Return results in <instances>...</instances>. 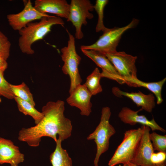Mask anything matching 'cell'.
<instances>
[{
	"label": "cell",
	"instance_id": "7402d4cb",
	"mask_svg": "<svg viewBox=\"0 0 166 166\" xmlns=\"http://www.w3.org/2000/svg\"><path fill=\"white\" fill-rule=\"evenodd\" d=\"M108 2V0H97L95 5H93L94 9L97 12L98 16L96 27V31L97 32L100 31L104 32L108 29L104 25L103 19L104 8Z\"/></svg>",
	"mask_w": 166,
	"mask_h": 166
},
{
	"label": "cell",
	"instance_id": "3957f363",
	"mask_svg": "<svg viewBox=\"0 0 166 166\" xmlns=\"http://www.w3.org/2000/svg\"><path fill=\"white\" fill-rule=\"evenodd\" d=\"M111 114L110 108L103 107L99 124L95 130L87 137L88 140H94L97 146V152L93 163L94 166H98L101 155L109 148V140L116 132L114 128L109 123Z\"/></svg>",
	"mask_w": 166,
	"mask_h": 166
},
{
	"label": "cell",
	"instance_id": "52a82bcc",
	"mask_svg": "<svg viewBox=\"0 0 166 166\" xmlns=\"http://www.w3.org/2000/svg\"><path fill=\"white\" fill-rule=\"evenodd\" d=\"M67 22H71L75 29L76 39L82 38L84 34L81 30L83 25L87 24V19H91L94 16L90 13L94 10L93 5L89 0H71Z\"/></svg>",
	"mask_w": 166,
	"mask_h": 166
},
{
	"label": "cell",
	"instance_id": "ac0fdd59",
	"mask_svg": "<svg viewBox=\"0 0 166 166\" xmlns=\"http://www.w3.org/2000/svg\"><path fill=\"white\" fill-rule=\"evenodd\" d=\"M62 141L58 138L54 151L50 154V160L52 166H73L71 158L61 146Z\"/></svg>",
	"mask_w": 166,
	"mask_h": 166
},
{
	"label": "cell",
	"instance_id": "9c48e42d",
	"mask_svg": "<svg viewBox=\"0 0 166 166\" xmlns=\"http://www.w3.org/2000/svg\"><path fill=\"white\" fill-rule=\"evenodd\" d=\"M49 15L38 11L33 6L31 1L29 0L25 3L22 11L17 14H8L7 18L9 25L12 29L19 31L33 21L40 20L44 17Z\"/></svg>",
	"mask_w": 166,
	"mask_h": 166
},
{
	"label": "cell",
	"instance_id": "2e32d148",
	"mask_svg": "<svg viewBox=\"0 0 166 166\" xmlns=\"http://www.w3.org/2000/svg\"><path fill=\"white\" fill-rule=\"evenodd\" d=\"M112 91L118 97L124 96L130 98L137 107H141L143 110L148 113H151L155 106V97L152 93L145 94L140 91L129 93L122 91L117 87H113Z\"/></svg>",
	"mask_w": 166,
	"mask_h": 166
},
{
	"label": "cell",
	"instance_id": "30bf717a",
	"mask_svg": "<svg viewBox=\"0 0 166 166\" xmlns=\"http://www.w3.org/2000/svg\"><path fill=\"white\" fill-rule=\"evenodd\" d=\"M143 132L134 158L130 163L137 166H155L151 161V157L154 152L149 138L150 128L142 125Z\"/></svg>",
	"mask_w": 166,
	"mask_h": 166
},
{
	"label": "cell",
	"instance_id": "6da1fadb",
	"mask_svg": "<svg viewBox=\"0 0 166 166\" xmlns=\"http://www.w3.org/2000/svg\"><path fill=\"white\" fill-rule=\"evenodd\" d=\"M65 102L58 100L48 102L42 108L43 117L35 125L22 128L19 131L18 139L32 147L38 146L42 137H50L55 142L58 138L62 141L69 137L72 125L71 121L64 115Z\"/></svg>",
	"mask_w": 166,
	"mask_h": 166
},
{
	"label": "cell",
	"instance_id": "f1b7e54d",
	"mask_svg": "<svg viewBox=\"0 0 166 166\" xmlns=\"http://www.w3.org/2000/svg\"><path fill=\"white\" fill-rule=\"evenodd\" d=\"M128 165H129V166H137L132 163H131L130 162L128 163H127Z\"/></svg>",
	"mask_w": 166,
	"mask_h": 166
},
{
	"label": "cell",
	"instance_id": "83f0119b",
	"mask_svg": "<svg viewBox=\"0 0 166 166\" xmlns=\"http://www.w3.org/2000/svg\"><path fill=\"white\" fill-rule=\"evenodd\" d=\"M155 166H166L165 162L156 163L154 164Z\"/></svg>",
	"mask_w": 166,
	"mask_h": 166
},
{
	"label": "cell",
	"instance_id": "d4e9b609",
	"mask_svg": "<svg viewBox=\"0 0 166 166\" xmlns=\"http://www.w3.org/2000/svg\"><path fill=\"white\" fill-rule=\"evenodd\" d=\"M10 46L8 38L0 31V55L6 61L10 56Z\"/></svg>",
	"mask_w": 166,
	"mask_h": 166
},
{
	"label": "cell",
	"instance_id": "484cf974",
	"mask_svg": "<svg viewBox=\"0 0 166 166\" xmlns=\"http://www.w3.org/2000/svg\"><path fill=\"white\" fill-rule=\"evenodd\" d=\"M166 153L162 152H154L151 157L152 162L154 164L156 163L165 162L166 159Z\"/></svg>",
	"mask_w": 166,
	"mask_h": 166
},
{
	"label": "cell",
	"instance_id": "5bb4252c",
	"mask_svg": "<svg viewBox=\"0 0 166 166\" xmlns=\"http://www.w3.org/2000/svg\"><path fill=\"white\" fill-rule=\"evenodd\" d=\"M24 160V155L11 140L0 137V165L5 163L18 166Z\"/></svg>",
	"mask_w": 166,
	"mask_h": 166
},
{
	"label": "cell",
	"instance_id": "4316f807",
	"mask_svg": "<svg viewBox=\"0 0 166 166\" xmlns=\"http://www.w3.org/2000/svg\"><path fill=\"white\" fill-rule=\"evenodd\" d=\"M7 67L8 64L6 61L0 55V71L4 73Z\"/></svg>",
	"mask_w": 166,
	"mask_h": 166
},
{
	"label": "cell",
	"instance_id": "44dd1931",
	"mask_svg": "<svg viewBox=\"0 0 166 166\" xmlns=\"http://www.w3.org/2000/svg\"><path fill=\"white\" fill-rule=\"evenodd\" d=\"M12 91L14 97L27 101L33 106L35 105L32 94L24 82L18 85L10 84Z\"/></svg>",
	"mask_w": 166,
	"mask_h": 166
},
{
	"label": "cell",
	"instance_id": "ffe728a7",
	"mask_svg": "<svg viewBox=\"0 0 166 166\" xmlns=\"http://www.w3.org/2000/svg\"><path fill=\"white\" fill-rule=\"evenodd\" d=\"M101 78V73L97 68H96L87 77L84 85L92 95H95L102 91V89L100 84V80Z\"/></svg>",
	"mask_w": 166,
	"mask_h": 166
},
{
	"label": "cell",
	"instance_id": "8fae6325",
	"mask_svg": "<svg viewBox=\"0 0 166 166\" xmlns=\"http://www.w3.org/2000/svg\"><path fill=\"white\" fill-rule=\"evenodd\" d=\"M83 53L92 60L102 69L101 77L114 80L122 84L124 82L113 65L105 54L91 50L81 49Z\"/></svg>",
	"mask_w": 166,
	"mask_h": 166
},
{
	"label": "cell",
	"instance_id": "4fadbf2b",
	"mask_svg": "<svg viewBox=\"0 0 166 166\" xmlns=\"http://www.w3.org/2000/svg\"><path fill=\"white\" fill-rule=\"evenodd\" d=\"M142 110L141 108L137 111H135L128 107H124L119 113L118 117L124 124L134 125L139 123L142 125L148 127L153 131L158 130L164 133L166 132L165 130L159 126L153 118L150 120L144 115H139L138 113Z\"/></svg>",
	"mask_w": 166,
	"mask_h": 166
},
{
	"label": "cell",
	"instance_id": "277c9868",
	"mask_svg": "<svg viewBox=\"0 0 166 166\" xmlns=\"http://www.w3.org/2000/svg\"><path fill=\"white\" fill-rule=\"evenodd\" d=\"M67 31L69 35L67 45L62 48L61 51L64 62L62 70L64 74L68 75L70 79L69 90L70 93L77 86L81 84L82 81L78 69L81 58L76 52L74 37L68 30Z\"/></svg>",
	"mask_w": 166,
	"mask_h": 166
},
{
	"label": "cell",
	"instance_id": "f546056e",
	"mask_svg": "<svg viewBox=\"0 0 166 166\" xmlns=\"http://www.w3.org/2000/svg\"><path fill=\"white\" fill-rule=\"evenodd\" d=\"M123 166H129V165H128V163H126V164H123Z\"/></svg>",
	"mask_w": 166,
	"mask_h": 166
},
{
	"label": "cell",
	"instance_id": "603a6c76",
	"mask_svg": "<svg viewBox=\"0 0 166 166\" xmlns=\"http://www.w3.org/2000/svg\"><path fill=\"white\" fill-rule=\"evenodd\" d=\"M149 138L154 151L166 153V135H161L153 132L150 133Z\"/></svg>",
	"mask_w": 166,
	"mask_h": 166
},
{
	"label": "cell",
	"instance_id": "e0dca14e",
	"mask_svg": "<svg viewBox=\"0 0 166 166\" xmlns=\"http://www.w3.org/2000/svg\"><path fill=\"white\" fill-rule=\"evenodd\" d=\"M166 81V78L165 77L157 82H148L142 81L137 78L127 80L124 83L131 87H143L148 89L155 95L157 99V104L159 105L163 101L161 92L163 86Z\"/></svg>",
	"mask_w": 166,
	"mask_h": 166
},
{
	"label": "cell",
	"instance_id": "cb8c5ba5",
	"mask_svg": "<svg viewBox=\"0 0 166 166\" xmlns=\"http://www.w3.org/2000/svg\"><path fill=\"white\" fill-rule=\"evenodd\" d=\"M10 84L8 82L4 77V73L0 71V96L8 99H14L10 87Z\"/></svg>",
	"mask_w": 166,
	"mask_h": 166
},
{
	"label": "cell",
	"instance_id": "ba28073f",
	"mask_svg": "<svg viewBox=\"0 0 166 166\" xmlns=\"http://www.w3.org/2000/svg\"><path fill=\"white\" fill-rule=\"evenodd\" d=\"M105 55L116 69L124 83L128 79L137 78L135 65L136 56L123 51H117Z\"/></svg>",
	"mask_w": 166,
	"mask_h": 166
},
{
	"label": "cell",
	"instance_id": "8992f818",
	"mask_svg": "<svg viewBox=\"0 0 166 166\" xmlns=\"http://www.w3.org/2000/svg\"><path fill=\"white\" fill-rule=\"evenodd\" d=\"M139 22L137 19L133 18L125 26L108 28L95 43L90 45H81L80 49L93 50L105 54L116 52L122 34L127 30L134 28Z\"/></svg>",
	"mask_w": 166,
	"mask_h": 166
},
{
	"label": "cell",
	"instance_id": "d6986e66",
	"mask_svg": "<svg viewBox=\"0 0 166 166\" xmlns=\"http://www.w3.org/2000/svg\"><path fill=\"white\" fill-rule=\"evenodd\" d=\"M14 99L17 103L19 111L26 115L31 116L34 120L36 124L42 120L43 117L42 113L37 110L34 106L17 97H14Z\"/></svg>",
	"mask_w": 166,
	"mask_h": 166
},
{
	"label": "cell",
	"instance_id": "7c38bea8",
	"mask_svg": "<svg viewBox=\"0 0 166 166\" xmlns=\"http://www.w3.org/2000/svg\"><path fill=\"white\" fill-rule=\"evenodd\" d=\"M70 94L66 99L67 103L71 106L79 109L81 115L89 116L92 112L90 100L92 95L86 86L80 84Z\"/></svg>",
	"mask_w": 166,
	"mask_h": 166
},
{
	"label": "cell",
	"instance_id": "9a60e30c",
	"mask_svg": "<svg viewBox=\"0 0 166 166\" xmlns=\"http://www.w3.org/2000/svg\"><path fill=\"white\" fill-rule=\"evenodd\" d=\"M34 7L41 13L53 14L57 17L67 19L70 4L65 0H36Z\"/></svg>",
	"mask_w": 166,
	"mask_h": 166
},
{
	"label": "cell",
	"instance_id": "7a4b0ae2",
	"mask_svg": "<svg viewBox=\"0 0 166 166\" xmlns=\"http://www.w3.org/2000/svg\"><path fill=\"white\" fill-rule=\"evenodd\" d=\"M64 22L61 18L57 16L49 15L44 17L40 21L31 22L19 31L20 36L18 46L21 51L27 54L34 53L31 46L35 42L43 39L51 31L53 25L63 26Z\"/></svg>",
	"mask_w": 166,
	"mask_h": 166
},
{
	"label": "cell",
	"instance_id": "5b68a950",
	"mask_svg": "<svg viewBox=\"0 0 166 166\" xmlns=\"http://www.w3.org/2000/svg\"><path fill=\"white\" fill-rule=\"evenodd\" d=\"M142 126L137 129L126 131L122 141L118 146L108 163L109 166L131 162L133 160L142 136Z\"/></svg>",
	"mask_w": 166,
	"mask_h": 166
}]
</instances>
